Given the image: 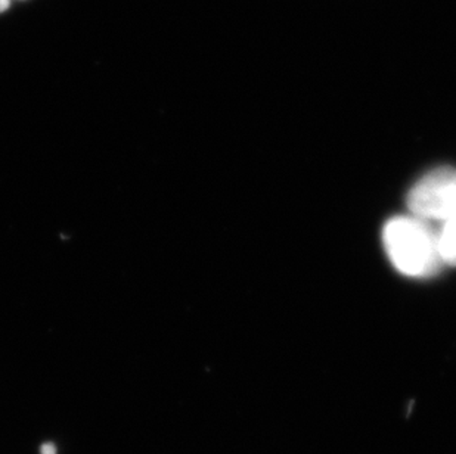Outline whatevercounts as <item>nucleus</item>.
<instances>
[{
	"instance_id": "obj_4",
	"label": "nucleus",
	"mask_w": 456,
	"mask_h": 454,
	"mask_svg": "<svg viewBox=\"0 0 456 454\" xmlns=\"http://www.w3.org/2000/svg\"><path fill=\"white\" fill-rule=\"evenodd\" d=\"M40 451H42V454H56V447L51 444V442H48V444L42 446Z\"/></svg>"
},
{
	"instance_id": "obj_5",
	"label": "nucleus",
	"mask_w": 456,
	"mask_h": 454,
	"mask_svg": "<svg viewBox=\"0 0 456 454\" xmlns=\"http://www.w3.org/2000/svg\"><path fill=\"white\" fill-rule=\"evenodd\" d=\"M9 4H11V0H0V12L6 11L9 8Z\"/></svg>"
},
{
	"instance_id": "obj_2",
	"label": "nucleus",
	"mask_w": 456,
	"mask_h": 454,
	"mask_svg": "<svg viewBox=\"0 0 456 454\" xmlns=\"http://www.w3.org/2000/svg\"><path fill=\"white\" fill-rule=\"evenodd\" d=\"M408 207L415 217L427 222H446L456 215V170L436 168L415 183L408 195Z\"/></svg>"
},
{
	"instance_id": "obj_1",
	"label": "nucleus",
	"mask_w": 456,
	"mask_h": 454,
	"mask_svg": "<svg viewBox=\"0 0 456 454\" xmlns=\"http://www.w3.org/2000/svg\"><path fill=\"white\" fill-rule=\"evenodd\" d=\"M383 240L393 266L411 278L431 276L444 264L440 255L439 231L427 220L415 215L388 220Z\"/></svg>"
},
{
	"instance_id": "obj_3",
	"label": "nucleus",
	"mask_w": 456,
	"mask_h": 454,
	"mask_svg": "<svg viewBox=\"0 0 456 454\" xmlns=\"http://www.w3.org/2000/svg\"><path fill=\"white\" fill-rule=\"evenodd\" d=\"M439 249L444 264L456 267V215L446 220L440 229Z\"/></svg>"
}]
</instances>
